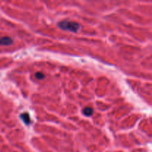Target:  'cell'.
Here are the masks:
<instances>
[{
  "instance_id": "1",
  "label": "cell",
  "mask_w": 152,
  "mask_h": 152,
  "mask_svg": "<svg viewBox=\"0 0 152 152\" xmlns=\"http://www.w3.org/2000/svg\"><path fill=\"white\" fill-rule=\"evenodd\" d=\"M58 27L64 31H68L73 33H77L80 31V24L70 20H62L58 23Z\"/></svg>"
},
{
  "instance_id": "2",
  "label": "cell",
  "mask_w": 152,
  "mask_h": 152,
  "mask_svg": "<svg viewBox=\"0 0 152 152\" xmlns=\"http://www.w3.org/2000/svg\"><path fill=\"white\" fill-rule=\"evenodd\" d=\"M13 41L12 38L9 37H4L0 39V45L8 46L13 44Z\"/></svg>"
},
{
  "instance_id": "3",
  "label": "cell",
  "mask_w": 152,
  "mask_h": 152,
  "mask_svg": "<svg viewBox=\"0 0 152 152\" xmlns=\"http://www.w3.org/2000/svg\"><path fill=\"white\" fill-rule=\"evenodd\" d=\"M20 118L26 126H29V125L31 124V117H30L29 114H28V112L22 113V114L20 115Z\"/></svg>"
},
{
  "instance_id": "4",
  "label": "cell",
  "mask_w": 152,
  "mask_h": 152,
  "mask_svg": "<svg viewBox=\"0 0 152 152\" xmlns=\"http://www.w3.org/2000/svg\"><path fill=\"white\" fill-rule=\"evenodd\" d=\"M83 113L85 116L86 117H91L94 113V109L90 107H86L83 110Z\"/></svg>"
},
{
  "instance_id": "5",
  "label": "cell",
  "mask_w": 152,
  "mask_h": 152,
  "mask_svg": "<svg viewBox=\"0 0 152 152\" xmlns=\"http://www.w3.org/2000/svg\"><path fill=\"white\" fill-rule=\"evenodd\" d=\"M35 77L37 79V80H44L45 79V74L42 72H37L35 74Z\"/></svg>"
}]
</instances>
